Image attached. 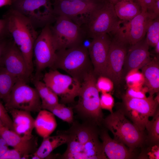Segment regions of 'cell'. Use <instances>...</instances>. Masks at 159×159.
I'll list each match as a JSON object with an SVG mask.
<instances>
[{
	"label": "cell",
	"mask_w": 159,
	"mask_h": 159,
	"mask_svg": "<svg viewBox=\"0 0 159 159\" xmlns=\"http://www.w3.org/2000/svg\"><path fill=\"white\" fill-rule=\"evenodd\" d=\"M68 139L67 149L62 158L67 159H107L99 132L94 127L75 125L66 133Z\"/></svg>",
	"instance_id": "obj_1"
},
{
	"label": "cell",
	"mask_w": 159,
	"mask_h": 159,
	"mask_svg": "<svg viewBox=\"0 0 159 159\" xmlns=\"http://www.w3.org/2000/svg\"><path fill=\"white\" fill-rule=\"evenodd\" d=\"M8 33L22 54L29 71H33L34 44L38 35L30 21L15 9L11 8L3 16Z\"/></svg>",
	"instance_id": "obj_2"
},
{
	"label": "cell",
	"mask_w": 159,
	"mask_h": 159,
	"mask_svg": "<svg viewBox=\"0 0 159 159\" xmlns=\"http://www.w3.org/2000/svg\"><path fill=\"white\" fill-rule=\"evenodd\" d=\"M105 127L114 136V139L127 146L132 151L142 147L144 144L146 135L131 122L118 110L113 112L104 119Z\"/></svg>",
	"instance_id": "obj_3"
},
{
	"label": "cell",
	"mask_w": 159,
	"mask_h": 159,
	"mask_svg": "<svg viewBox=\"0 0 159 159\" xmlns=\"http://www.w3.org/2000/svg\"><path fill=\"white\" fill-rule=\"evenodd\" d=\"M96 81L93 71L86 74L81 82L78 100L75 107L82 116L91 120L94 124L99 125L104 119Z\"/></svg>",
	"instance_id": "obj_4"
},
{
	"label": "cell",
	"mask_w": 159,
	"mask_h": 159,
	"mask_svg": "<svg viewBox=\"0 0 159 159\" xmlns=\"http://www.w3.org/2000/svg\"><path fill=\"white\" fill-rule=\"evenodd\" d=\"M91 62L88 49L81 45L56 52L52 69H61L81 82L91 70Z\"/></svg>",
	"instance_id": "obj_5"
},
{
	"label": "cell",
	"mask_w": 159,
	"mask_h": 159,
	"mask_svg": "<svg viewBox=\"0 0 159 159\" xmlns=\"http://www.w3.org/2000/svg\"><path fill=\"white\" fill-rule=\"evenodd\" d=\"M159 95L154 99L153 95L144 98L130 97L125 95L122 102L117 110L141 131H144L149 120L158 108Z\"/></svg>",
	"instance_id": "obj_6"
},
{
	"label": "cell",
	"mask_w": 159,
	"mask_h": 159,
	"mask_svg": "<svg viewBox=\"0 0 159 159\" xmlns=\"http://www.w3.org/2000/svg\"><path fill=\"white\" fill-rule=\"evenodd\" d=\"M50 29L57 51L81 45L87 37L83 28L63 16H56Z\"/></svg>",
	"instance_id": "obj_7"
},
{
	"label": "cell",
	"mask_w": 159,
	"mask_h": 159,
	"mask_svg": "<svg viewBox=\"0 0 159 159\" xmlns=\"http://www.w3.org/2000/svg\"><path fill=\"white\" fill-rule=\"evenodd\" d=\"M120 20L114 4L106 1L92 12L86 23L82 26L87 37L92 39L98 35L113 32Z\"/></svg>",
	"instance_id": "obj_8"
},
{
	"label": "cell",
	"mask_w": 159,
	"mask_h": 159,
	"mask_svg": "<svg viewBox=\"0 0 159 159\" xmlns=\"http://www.w3.org/2000/svg\"><path fill=\"white\" fill-rule=\"evenodd\" d=\"M11 7L27 17L35 29L50 25L55 20L51 0H17Z\"/></svg>",
	"instance_id": "obj_9"
},
{
	"label": "cell",
	"mask_w": 159,
	"mask_h": 159,
	"mask_svg": "<svg viewBox=\"0 0 159 159\" xmlns=\"http://www.w3.org/2000/svg\"><path fill=\"white\" fill-rule=\"evenodd\" d=\"M105 1L102 0H54L53 6L56 16H66L82 26L86 23L92 12Z\"/></svg>",
	"instance_id": "obj_10"
},
{
	"label": "cell",
	"mask_w": 159,
	"mask_h": 159,
	"mask_svg": "<svg viewBox=\"0 0 159 159\" xmlns=\"http://www.w3.org/2000/svg\"><path fill=\"white\" fill-rule=\"evenodd\" d=\"M158 16L148 12L142 11L132 19L119 21L117 28L111 34L130 45L141 41L145 35L148 28L153 20Z\"/></svg>",
	"instance_id": "obj_11"
},
{
	"label": "cell",
	"mask_w": 159,
	"mask_h": 159,
	"mask_svg": "<svg viewBox=\"0 0 159 159\" xmlns=\"http://www.w3.org/2000/svg\"><path fill=\"white\" fill-rule=\"evenodd\" d=\"M4 106L7 110L14 109L39 112L42 109L41 101L36 89L21 80L14 84Z\"/></svg>",
	"instance_id": "obj_12"
},
{
	"label": "cell",
	"mask_w": 159,
	"mask_h": 159,
	"mask_svg": "<svg viewBox=\"0 0 159 159\" xmlns=\"http://www.w3.org/2000/svg\"><path fill=\"white\" fill-rule=\"evenodd\" d=\"M51 25L45 26L35 40L33 47V56L36 65L35 79H39L41 72L51 67L56 56L57 50L54 42Z\"/></svg>",
	"instance_id": "obj_13"
},
{
	"label": "cell",
	"mask_w": 159,
	"mask_h": 159,
	"mask_svg": "<svg viewBox=\"0 0 159 159\" xmlns=\"http://www.w3.org/2000/svg\"><path fill=\"white\" fill-rule=\"evenodd\" d=\"M43 80L45 84L65 103L72 102L78 95L81 82L70 75L52 69L44 75Z\"/></svg>",
	"instance_id": "obj_14"
},
{
	"label": "cell",
	"mask_w": 159,
	"mask_h": 159,
	"mask_svg": "<svg viewBox=\"0 0 159 159\" xmlns=\"http://www.w3.org/2000/svg\"><path fill=\"white\" fill-rule=\"evenodd\" d=\"M104 76L108 77L116 85L122 79V69L128 48V44L112 35Z\"/></svg>",
	"instance_id": "obj_15"
},
{
	"label": "cell",
	"mask_w": 159,
	"mask_h": 159,
	"mask_svg": "<svg viewBox=\"0 0 159 159\" xmlns=\"http://www.w3.org/2000/svg\"><path fill=\"white\" fill-rule=\"evenodd\" d=\"M3 66L18 80L28 83L32 75L28 69L24 58L12 39H10L2 57Z\"/></svg>",
	"instance_id": "obj_16"
},
{
	"label": "cell",
	"mask_w": 159,
	"mask_h": 159,
	"mask_svg": "<svg viewBox=\"0 0 159 159\" xmlns=\"http://www.w3.org/2000/svg\"><path fill=\"white\" fill-rule=\"evenodd\" d=\"M111 42L108 34L97 36L92 39L88 49L95 75L104 76L107 60Z\"/></svg>",
	"instance_id": "obj_17"
},
{
	"label": "cell",
	"mask_w": 159,
	"mask_h": 159,
	"mask_svg": "<svg viewBox=\"0 0 159 159\" xmlns=\"http://www.w3.org/2000/svg\"><path fill=\"white\" fill-rule=\"evenodd\" d=\"M149 45L143 39L128 48L122 69V78L131 70L139 69L150 59Z\"/></svg>",
	"instance_id": "obj_18"
},
{
	"label": "cell",
	"mask_w": 159,
	"mask_h": 159,
	"mask_svg": "<svg viewBox=\"0 0 159 159\" xmlns=\"http://www.w3.org/2000/svg\"><path fill=\"white\" fill-rule=\"evenodd\" d=\"M0 136L8 146L20 152L22 159H28L34 153L37 148V139L33 136L31 138L21 136L13 131L3 126L0 129Z\"/></svg>",
	"instance_id": "obj_19"
},
{
	"label": "cell",
	"mask_w": 159,
	"mask_h": 159,
	"mask_svg": "<svg viewBox=\"0 0 159 159\" xmlns=\"http://www.w3.org/2000/svg\"><path fill=\"white\" fill-rule=\"evenodd\" d=\"M104 152L107 159H130L135 158L136 155L124 144L112 139L106 130L100 133Z\"/></svg>",
	"instance_id": "obj_20"
},
{
	"label": "cell",
	"mask_w": 159,
	"mask_h": 159,
	"mask_svg": "<svg viewBox=\"0 0 159 159\" xmlns=\"http://www.w3.org/2000/svg\"><path fill=\"white\" fill-rule=\"evenodd\" d=\"M7 111L12 117L13 131L21 136L32 137L35 119L32 116L30 112L14 109Z\"/></svg>",
	"instance_id": "obj_21"
},
{
	"label": "cell",
	"mask_w": 159,
	"mask_h": 159,
	"mask_svg": "<svg viewBox=\"0 0 159 159\" xmlns=\"http://www.w3.org/2000/svg\"><path fill=\"white\" fill-rule=\"evenodd\" d=\"M144 78V84L150 96L159 91V63L156 57L150 60L142 68Z\"/></svg>",
	"instance_id": "obj_22"
},
{
	"label": "cell",
	"mask_w": 159,
	"mask_h": 159,
	"mask_svg": "<svg viewBox=\"0 0 159 159\" xmlns=\"http://www.w3.org/2000/svg\"><path fill=\"white\" fill-rule=\"evenodd\" d=\"M55 115L49 111L42 109L35 119L34 128L37 134L43 138L47 137L54 132L57 124Z\"/></svg>",
	"instance_id": "obj_23"
},
{
	"label": "cell",
	"mask_w": 159,
	"mask_h": 159,
	"mask_svg": "<svg viewBox=\"0 0 159 159\" xmlns=\"http://www.w3.org/2000/svg\"><path fill=\"white\" fill-rule=\"evenodd\" d=\"M39 147L32 154V159H42L48 157L52 152L59 146L66 143L68 136L66 133L43 138Z\"/></svg>",
	"instance_id": "obj_24"
},
{
	"label": "cell",
	"mask_w": 159,
	"mask_h": 159,
	"mask_svg": "<svg viewBox=\"0 0 159 159\" xmlns=\"http://www.w3.org/2000/svg\"><path fill=\"white\" fill-rule=\"evenodd\" d=\"M114 5L116 14L121 20H131L142 12L141 6L135 0H121Z\"/></svg>",
	"instance_id": "obj_25"
},
{
	"label": "cell",
	"mask_w": 159,
	"mask_h": 159,
	"mask_svg": "<svg viewBox=\"0 0 159 159\" xmlns=\"http://www.w3.org/2000/svg\"><path fill=\"white\" fill-rule=\"evenodd\" d=\"M16 78L8 72L3 66L0 67V99L6 103L16 82Z\"/></svg>",
	"instance_id": "obj_26"
},
{
	"label": "cell",
	"mask_w": 159,
	"mask_h": 159,
	"mask_svg": "<svg viewBox=\"0 0 159 159\" xmlns=\"http://www.w3.org/2000/svg\"><path fill=\"white\" fill-rule=\"evenodd\" d=\"M151 121L149 120L145 127L148 134L145 142L150 145L159 144V110L158 109L152 116Z\"/></svg>",
	"instance_id": "obj_27"
},
{
	"label": "cell",
	"mask_w": 159,
	"mask_h": 159,
	"mask_svg": "<svg viewBox=\"0 0 159 159\" xmlns=\"http://www.w3.org/2000/svg\"><path fill=\"white\" fill-rule=\"evenodd\" d=\"M42 109L49 111L64 122L70 123L73 122L74 116L72 109L66 106L64 104L59 103L54 105L44 107Z\"/></svg>",
	"instance_id": "obj_28"
},
{
	"label": "cell",
	"mask_w": 159,
	"mask_h": 159,
	"mask_svg": "<svg viewBox=\"0 0 159 159\" xmlns=\"http://www.w3.org/2000/svg\"><path fill=\"white\" fill-rule=\"evenodd\" d=\"M146 41L149 45L154 47L159 42V18L157 17L151 22L146 32Z\"/></svg>",
	"instance_id": "obj_29"
},
{
	"label": "cell",
	"mask_w": 159,
	"mask_h": 159,
	"mask_svg": "<svg viewBox=\"0 0 159 159\" xmlns=\"http://www.w3.org/2000/svg\"><path fill=\"white\" fill-rule=\"evenodd\" d=\"M137 69L130 71L125 77L128 87H139L144 84V78L142 72Z\"/></svg>",
	"instance_id": "obj_30"
},
{
	"label": "cell",
	"mask_w": 159,
	"mask_h": 159,
	"mask_svg": "<svg viewBox=\"0 0 159 159\" xmlns=\"http://www.w3.org/2000/svg\"><path fill=\"white\" fill-rule=\"evenodd\" d=\"M114 84L109 78L103 76H100L97 80L96 85L97 90L102 93H108L113 90Z\"/></svg>",
	"instance_id": "obj_31"
},
{
	"label": "cell",
	"mask_w": 159,
	"mask_h": 159,
	"mask_svg": "<svg viewBox=\"0 0 159 159\" xmlns=\"http://www.w3.org/2000/svg\"><path fill=\"white\" fill-rule=\"evenodd\" d=\"M114 99L112 95L108 93H102L100 97V104L102 109L107 110L112 113L114 105Z\"/></svg>",
	"instance_id": "obj_32"
},
{
	"label": "cell",
	"mask_w": 159,
	"mask_h": 159,
	"mask_svg": "<svg viewBox=\"0 0 159 159\" xmlns=\"http://www.w3.org/2000/svg\"><path fill=\"white\" fill-rule=\"evenodd\" d=\"M0 120L4 126L12 131L13 130L12 119L8 113L7 110L0 101Z\"/></svg>",
	"instance_id": "obj_33"
},
{
	"label": "cell",
	"mask_w": 159,
	"mask_h": 159,
	"mask_svg": "<svg viewBox=\"0 0 159 159\" xmlns=\"http://www.w3.org/2000/svg\"><path fill=\"white\" fill-rule=\"evenodd\" d=\"M147 92L146 87H128L125 95L132 98H144L146 97L145 94Z\"/></svg>",
	"instance_id": "obj_34"
},
{
	"label": "cell",
	"mask_w": 159,
	"mask_h": 159,
	"mask_svg": "<svg viewBox=\"0 0 159 159\" xmlns=\"http://www.w3.org/2000/svg\"><path fill=\"white\" fill-rule=\"evenodd\" d=\"M23 155L18 150L14 148L8 149L0 158V159H22Z\"/></svg>",
	"instance_id": "obj_35"
},
{
	"label": "cell",
	"mask_w": 159,
	"mask_h": 159,
	"mask_svg": "<svg viewBox=\"0 0 159 159\" xmlns=\"http://www.w3.org/2000/svg\"><path fill=\"white\" fill-rule=\"evenodd\" d=\"M10 36L7 30L5 20L3 18L0 19V40Z\"/></svg>",
	"instance_id": "obj_36"
},
{
	"label": "cell",
	"mask_w": 159,
	"mask_h": 159,
	"mask_svg": "<svg viewBox=\"0 0 159 159\" xmlns=\"http://www.w3.org/2000/svg\"><path fill=\"white\" fill-rule=\"evenodd\" d=\"M149 151L147 154L149 156V158L151 159H159V144L153 145H152L150 151L149 149L147 150Z\"/></svg>",
	"instance_id": "obj_37"
},
{
	"label": "cell",
	"mask_w": 159,
	"mask_h": 159,
	"mask_svg": "<svg viewBox=\"0 0 159 159\" xmlns=\"http://www.w3.org/2000/svg\"><path fill=\"white\" fill-rule=\"evenodd\" d=\"M10 39L6 37L0 40V67L3 66L2 57L6 47Z\"/></svg>",
	"instance_id": "obj_38"
},
{
	"label": "cell",
	"mask_w": 159,
	"mask_h": 159,
	"mask_svg": "<svg viewBox=\"0 0 159 159\" xmlns=\"http://www.w3.org/2000/svg\"><path fill=\"white\" fill-rule=\"evenodd\" d=\"M8 147L4 140L0 136V158L9 149Z\"/></svg>",
	"instance_id": "obj_39"
},
{
	"label": "cell",
	"mask_w": 159,
	"mask_h": 159,
	"mask_svg": "<svg viewBox=\"0 0 159 159\" xmlns=\"http://www.w3.org/2000/svg\"><path fill=\"white\" fill-rule=\"evenodd\" d=\"M92 39L87 37L82 42L81 45L84 48L88 49L92 40Z\"/></svg>",
	"instance_id": "obj_40"
},
{
	"label": "cell",
	"mask_w": 159,
	"mask_h": 159,
	"mask_svg": "<svg viewBox=\"0 0 159 159\" xmlns=\"http://www.w3.org/2000/svg\"><path fill=\"white\" fill-rule=\"evenodd\" d=\"M152 12L156 16H159V0L156 1L153 8Z\"/></svg>",
	"instance_id": "obj_41"
},
{
	"label": "cell",
	"mask_w": 159,
	"mask_h": 159,
	"mask_svg": "<svg viewBox=\"0 0 159 159\" xmlns=\"http://www.w3.org/2000/svg\"><path fill=\"white\" fill-rule=\"evenodd\" d=\"M12 4V0H0V8L5 6H11Z\"/></svg>",
	"instance_id": "obj_42"
},
{
	"label": "cell",
	"mask_w": 159,
	"mask_h": 159,
	"mask_svg": "<svg viewBox=\"0 0 159 159\" xmlns=\"http://www.w3.org/2000/svg\"><path fill=\"white\" fill-rule=\"evenodd\" d=\"M155 51L156 53L158 54H159V42H158L155 46Z\"/></svg>",
	"instance_id": "obj_43"
},
{
	"label": "cell",
	"mask_w": 159,
	"mask_h": 159,
	"mask_svg": "<svg viewBox=\"0 0 159 159\" xmlns=\"http://www.w3.org/2000/svg\"><path fill=\"white\" fill-rule=\"evenodd\" d=\"M120 0H109V1L111 3L114 4Z\"/></svg>",
	"instance_id": "obj_44"
},
{
	"label": "cell",
	"mask_w": 159,
	"mask_h": 159,
	"mask_svg": "<svg viewBox=\"0 0 159 159\" xmlns=\"http://www.w3.org/2000/svg\"><path fill=\"white\" fill-rule=\"evenodd\" d=\"M4 126V125L1 122V121L0 120V129L2 127H3Z\"/></svg>",
	"instance_id": "obj_45"
},
{
	"label": "cell",
	"mask_w": 159,
	"mask_h": 159,
	"mask_svg": "<svg viewBox=\"0 0 159 159\" xmlns=\"http://www.w3.org/2000/svg\"><path fill=\"white\" fill-rule=\"evenodd\" d=\"M68 0V1H72L74 0ZM85 0V1H92L93 0Z\"/></svg>",
	"instance_id": "obj_46"
},
{
	"label": "cell",
	"mask_w": 159,
	"mask_h": 159,
	"mask_svg": "<svg viewBox=\"0 0 159 159\" xmlns=\"http://www.w3.org/2000/svg\"><path fill=\"white\" fill-rule=\"evenodd\" d=\"M12 3L14 2L15 1H16L17 0H12Z\"/></svg>",
	"instance_id": "obj_47"
},
{
	"label": "cell",
	"mask_w": 159,
	"mask_h": 159,
	"mask_svg": "<svg viewBox=\"0 0 159 159\" xmlns=\"http://www.w3.org/2000/svg\"><path fill=\"white\" fill-rule=\"evenodd\" d=\"M105 1H109V0H102Z\"/></svg>",
	"instance_id": "obj_48"
},
{
	"label": "cell",
	"mask_w": 159,
	"mask_h": 159,
	"mask_svg": "<svg viewBox=\"0 0 159 159\" xmlns=\"http://www.w3.org/2000/svg\"><path fill=\"white\" fill-rule=\"evenodd\" d=\"M156 1H158V0H156Z\"/></svg>",
	"instance_id": "obj_49"
}]
</instances>
